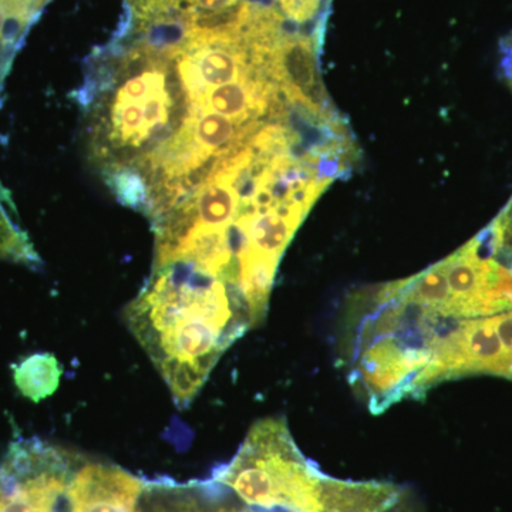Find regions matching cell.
Instances as JSON below:
<instances>
[{
  "mask_svg": "<svg viewBox=\"0 0 512 512\" xmlns=\"http://www.w3.org/2000/svg\"><path fill=\"white\" fill-rule=\"evenodd\" d=\"M126 323L178 409L190 406L222 353L254 328L235 286L184 264L156 269L127 306Z\"/></svg>",
  "mask_w": 512,
  "mask_h": 512,
  "instance_id": "obj_1",
  "label": "cell"
},
{
  "mask_svg": "<svg viewBox=\"0 0 512 512\" xmlns=\"http://www.w3.org/2000/svg\"><path fill=\"white\" fill-rule=\"evenodd\" d=\"M190 111L173 49L143 40L114 59L93 94L90 156L111 174L144 171Z\"/></svg>",
  "mask_w": 512,
  "mask_h": 512,
  "instance_id": "obj_2",
  "label": "cell"
},
{
  "mask_svg": "<svg viewBox=\"0 0 512 512\" xmlns=\"http://www.w3.org/2000/svg\"><path fill=\"white\" fill-rule=\"evenodd\" d=\"M244 503L291 512H382L406 488L384 481L328 477L296 446L284 419L252 426L238 453L212 474Z\"/></svg>",
  "mask_w": 512,
  "mask_h": 512,
  "instance_id": "obj_3",
  "label": "cell"
},
{
  "mask_svg": "<svg viewBox=\"0 0 512 512\" xmlns=\"http://www.w3.org/2000/svg\"><path fill=\"white\" fill-rule=\"evenodd\" d=\"M434 350L419 316L400 303H382L345 318L340 356L353 390L372 413L426 396L434 387Z\"/></svg>",
  "mask_w": 512,
  "mask_h": 512,
  "instance_id": "obj_4",
  "label": "cell"
},
{
  "mask_svg": "<svg viewBox=\"0 0 512 512\" xmlns=\"http://www.w3.org/2000/svg\"><path fill=\"white\" fill-rule=\"evenodd\" d=\"M443 265L451 318H487L512 309V268L483 256L477 238L444 259Z\"/></svg>",
  "mask_w": 512,
  "mask_h": 512,
  "instance_id": "obj_5",
  "label": "cell"
},
{
  "mask_svg": "<svg viewBox=\"0 0 512 512\" xmlns=\"http://www.w3.org/2000/svg\"><path fill=\"white\" fill-rule=\"evenodd\" d=\"M477 373L512 377V359L498 336L493 316L454 319L434 353L431 365L434 386Z\"/></svg>",
  "mask_w": 512,
  "mask_h": 512,
  "instance_id": "obj_6",
  "label": "cell"
},
{
  "mask_svg": "<svg viewBox=\"0 0 512 512\" xmlns=\"http://www.w3.org/2000/svg\"><path fill=\"white\" fill-rule=\"evenodd\" d=\"M269 76L289 103L302 107L315 119L335 120L320 80L315 39L284 32L269 60Z\"/></svg>",
  "mask_w": 512,
  "mask_h": 512,
  "instance_id": "obj_7",
  "label": "cell"
},
{
  "mask_svg": "<svg viewBox=\"0 0 512 512\" xmlns=\"http://www.w3.org/2000/svg\"><path fill=\"white\" fill-rule=\"evenodd\" d=\"M249 0H173L180 39L190 32H222L237 28L251 12Z\"/></svg>",
  "mask_w": 512,
  "mask_h": 512,
  "instance_id": "obj_8",
  "label": "cell"
},
{
  "mask_svg": "<svg viewBox=\"0 0 512 512\" xmlns=\"http://www.w3.org/2000/svg\"><path fill=\"white\" fill-rule=\"evenodd\" d=\"M62 377V367L53 355L40 353L28 357L15 369V380L23 396L40 402L56 392Z\"/></svg>",
  "mask_w": 512,
  "mask_h": 512,
  "instance_id": "obj_9",
  "label": "cell"
},
{
  "mask_svg": "<svg viewBox=\"0 0 512 512\" xmlns=\"http://www.w3.org/2000/svg\"><path fill=\"white\" fill-rule=\"evenodd\" d=\"M284 15L298 25H306L319 15L322 0H276Z\"/></svg>",
  "mask_w": 512,
  "mask_h": 512,
  "instance_id": "obj_10",
  "label": "cell"
},
{
  "mask_svg": "<svg viewBox=\"0 0 512 512\" xmlns=\"http://www.w3.org/2000/svg\"><path fill=\"white\" fill-rule=\"evenodd\" d=\"M491 228L497 238L498 247L501 248L500 252L507 251L512 256V202L510 208L491 225Z\"/></svg>",
  "mask_w": 512,
  "mask_h": 512,
  "instance_id": "obj_11",
  "label": "cell"
},
{
  "mask_svg": "<svg viewBox=\"0 0 512 512\" xmlns=\"http://www.w3.org/2000/svg\"><path fill=\"white\" fill-rule=\"evenodd\" d=\"M495 329L512 359V309L493 316ZM512 379V377H511Z\"/></svg>",
  "mask_w": 512,
  "mask_h": 512,
  "instance_id": "obj_12",
  "label": "cell"
},
{
  "mask_svg": "<svg viewBox=\"0 0 512 512\" xmlns=\"http://www.w3.org/2000/svg\"><path fill=\"white\" fill-rule=\"evenodd\" d=\"M511 55H512V47H511Z\"/></svg>",
  "mask_w": 512,
  "mask_h": 512,
  "instance_id": "obj_13",
  "label": "cell"
},
{
  "mask_svg": "<svg viewBox=\"0 0 512 512\" xmlns=\"http://www.w3.org/2000/svg\"><path fill=\"white\" fill-rule=\"evenodd\" d=\"M130 2H134V0H130Z\"/></svg>",
  "mask_w": 512,
  "mask_h": 512,
  "instance_id": "obj_14",
  "label": "cell"
}]
</instances>
